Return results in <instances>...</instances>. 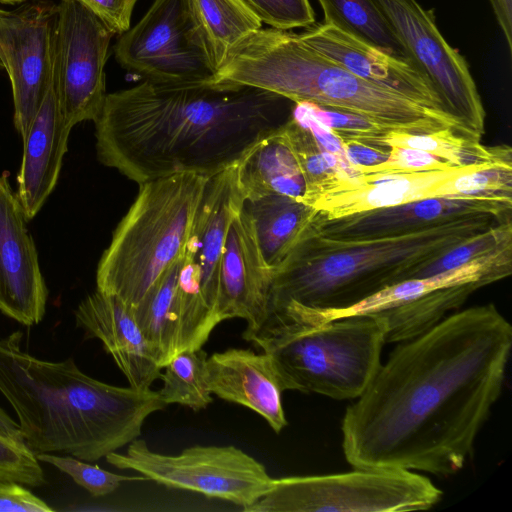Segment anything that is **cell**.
Listing matches in <instances>:
<instances>
[{"mask_svg": "<svg viewBox=\"0 0 512 512\" xmlns=\"http://www.w3.org/2000/svg\"><path fill=\"white\" fill-rule=\"evenodd\" d=\"M27 221L4 172L0 175V311L30 327L43 320L48 288Z\"/></svg>", "mask_w": 512, "mask_h": 512, "instance_id": "obj_14", "label": "cell"}, {"mask_svg": "<svg viewBox=\"0 0 512 512\" xmlns=\"http://www.w3.org/2000/svg\"><path fill=\"white\" fill-rule=\"evenodd\" d=\"M512 202L487 197L446 196L374 209L323 220L317 216L319 234L340 240H358L404 234L473 214L511 216Z\"/></svg>", "mask_w": 512, "mask_h": 512, "instance_id": "obj_16", "label": "cell"}, {"mask_svg": "<svg viewBox=\"0 0 512 512\" xmlns=\"http://www.w3.org/2000/svg\"><path fill=\"white\" fill-rule=\"evenodd\" d=\"M281 127L238 161V178L245 201L269 193L304 200V176Z\"/></svg>", "mask_w": 512, "mask_h": 512, "instance_id": "obj_25", "label": "cell"}, {"mask_svg": "<svg viewBox=\"0 0 512 512\" xmlns=\"http://www.w3.org/2000/svg\"><path fill=\"white\" fill-rule=\"evenodd\" d=\"M94 13L114 35L131 27V18L139 0H76Z\"/></svg>", "mask_w": 512, "mask_h": 512, "instance_id": "obj_40", "label": "cell"}, {"mask_svg": "<svg viewBox=\"0 0 512 512\" xmlns=\"http://www.w3.org/2000/svg\"><path fill=\"white\" fill-rule=\"evenodd\" d=\"M511 216L473 214L412 232L340 240L312 230L274 271L270 311L329 312L414 278L448 250ZM269 311V312H270Z\"/></svg>", "mask_w": 512, "mask_h": 512, "instance_id": "obj_4", "label": "cell"}, {"mask_svg": "<svg viewBox=\"0 0 512 512\" xmlns=\"http://www.w3.org/2000/svg\"><path fill=\"white\" fill-rule=\"evenodd\" d=\"M237 164L208 178L186 247V254L199 269L203 297L218 320L219 272L224 242L232 218L245 201Z\"/></svg>", "mask_w": 512, "mask_h": 512, "instance_id": "obj_20", "label": "cell"}, {"mask_svg": "<svg viewBox=\"0 0 512 512\" xmlns=\"http://www.w3.org/2000/svg\"><path fill=\"white\" fill-rule=\"evenodd\" d=\"M493 13L506 39L508 49H512V0H489Z\"/></svg>", "mask_w": 512, "mask_h": 512, "instance_id": "obj_42", "label": "cell"}, {"mask_svg": "<svg viewBox=\"0 0 512 512\" xmlns=\"http://www.w3.org/2000/svg\"><path fill=\"white\" fill-rule=\"evenodd\" d=\"M105 459L117 469L140 473L146 480L222 499L242 510L257 501L272 480L261 462L233 445H194L171 455L153 451L145 440L137 438L125 453L112 452Z\"/></svg>", "mask_w": 512, "mask_h": 512, "instance_id": "obj_9", "label": "cell"}, {"mask_svg": "<svg viewBox=\"0 0 512 512\" xmlns=\"http://www.w3.org/2000/svg\"><path fill=\"white\" fill-rule=\"evenodd\" d=\"M209 177L180 173L140 184L96 271V289L135 307L186 251Z\"/></svg>", "mask_w": 512, "mask_h": 512, "instance_id": "obj_6", "label": "cell"}, {"mask_svg": "<svg viewBox=\"0 0 512 512\" xmlns=\"http://www.w3.org/2000/svg\"><path fill=\"white\" fill-rule=\"evenodd\" d=\"M442 491L426 476L405 469L272 478L245 512H403L427 510Z\"/></svg>", "mask_w": 512, "mask_h": 512, "instance_id": "obj_8", "label": "cell"}, {"mask_svg": "<svg viewBox=\"0 0 512 512\" xmlns=\"http://www.w3.org/2000/svg\"><path fill=\"white\" fill-rule=\"evenodd\" d=\"M265 263L275 271L312 230L318 211L292 197L269 193L244 201Z\"/></svg>", "mask_w": 512, "mask_h": 512, "instance_id": "obj_24", "label": "cell"}, {"mask_svg": "<svg viewBox=\"0 0 512 512\" xmlns=\"http://www.w3.org/2000/svg\"><path fill=\"white\" fill-rule=\"evenodd\" d=\"M379 144L386 147L420 149L445 159L455 167L483 163L512 165L510 146H485L481 143V138L454 127L418 133L392 129L380 138Z\"/></svg>", "mask_w": 512, "mask_h": 512, "instance_id": "obj_29", "label": "cell"}, {"mask_svg": "<svg viewBox=\"0 0 512 512\" xmlns=\"http://www.w3.org/2000/svg\"><path fill=\"white\" fill-rule=\"evenodd\" d=\"M182 258L132 308L133 316L162 368L179 352L181 307L177 285Z\"/></svg>", "mask_w": 512, "mask_h": 512, "instance_id": "obj_27", "label": "cell"}, {"mask_svg": "<svg viewBox=\"0 0 512 512\" xmlns=\"http://www.w3.org/2000/svg\"><path fill=\"white\" fill-rule=\"evenodd\" d=\"M118 64L146 81H211L214 72L183 0H154L143 17L118 35Z\"/></svg>", "mask_w": 512, "mask_h": 512, "instance_id": "obj_11", "label": "cell"}, {"mask_svg": "<svg viewBox=\"0 0 512 512\" xmlns=\"http://www.w3.org/2000/svg\"><path fill=\"white\" fill-rule=\"evenodd\" d=\"M39 462L50 464L68 475L76 484L94 497L114 492L123 482L146 480L143 476H126L112 473L71 455L40 453L35 455Z\"/></svg>", "mask_w": 512, "mask_h": 512, "instance_id": "obj_35", "label": "cell"}, {"mask_svg": "<svg viewBox=\"0 0 512 512\" xmlns=\"http://www.w3.org/2000/svg\"><path fill=\"white\" fill-rule=\"evenodd\" d=\"M385 333L372 315L309 324L270 312L246 340L273 357L289 390L354 400L381 365Z\"/></svg>", "mask_w": 512, "mask_h": 512, "instance_id": "obj_7", "label": "cell"}, {"mask_svg": "<svg viewBox=\"0 0 512 512\" xmlns=\"http://www.w3.org/2000/svg\"><path fill=\"white\" fill-rule=\"evenodd\" d=\"M387 160L371 167H358L355 171L362 175L374 173H413L445 170L452 167L448 161L429 152L404 147H389Z\"/></svg>", "mask_w": 512, "mask_h": 512, "instance_id": "obj_39", "label": "cell"}, {"mask_svg": "<svg viewBox=\"0 0 512 512\" xmlns=\"http://www.w3.org/2000/svg\"><path fill=\"white\" fill-rule=\"evenodd\" d=\"M0 69H3V66H2L1 62H0Z\"/></svg>", "mask_w": 512, "mask_h": 512, "instance_id": "obj_45", "label": "cell"}, {"mask_svg": "<svg viewBox=\"0 0 512 512\" xmlns=\"http://www.w3.org/2000/svg\"><path fill=\"white\" fill-rule=\"evenodd\" d=\"M306 184L303 202L312 206L322 195L350 184L361 175L346 161L324 150L311 132L290 117L281 127Z\"/></svg>", "mask_w": 512, "mask_h": 512, "instance_id": "obj_30", "label": "cell"}, {"mask_svg": "<svg viewBox=\"0 0 512 512\" xmlns=\"http://www.w3.org/2000/svg\"><path fill=\"white\" fill-rule=\"evenodd\" d=\"M0 434L17 441H23L18 423L14 421L1 407Z\"/></svg>", "mask_w": 512, "mask_h": 512, "instance_id": "obj_43", "label": "cell"}, {"mask_svg": "<svg viewBox=\"0 0 512 512\" xmlns=\"http://www.w3.org/2000/svg\"><path fill=\"white\" fill-rule=\"evenodd\" d=\"M22 332L0 339V393L35 454L95 462L140 437L145 420L166 408L159 392L111 385L73 358L47 361L22 350Z\"/></svg>", "mask_w": 512, "mask_h": 512, "instance_id": "obj_3", "label": "cell"}, {"mask_svg": "<svg viewBox=\"0 0 512 512\" xmlns=\"http://www.w3.org/2000/svg\"><path fill=\"white\" fill-rule=\"evenodd\" d=\"M57 18V4L49 1L0 9V62L10 78L14 125L22 139L54 81Z\"/></svg>", "mask_w": 512, "mask_h": 512, "instance_id": "obj_13", "label": "cell"}, {"mask_svg": "<svg viewBox=\"0 0 512 512\" xmlns=\"http://www.w3.org/2000/svg\"><path fill=\"white\" fill-rule=\"evenodd\" d=\"M474 196L512 202V165L495 164L455 177L439 188L438 197Z\"/></svg>", "mask_w": 512, "mask_h": 512, "instance_id": "obj_34", "label": "cell"}, {"mask_svg": "<svg viewBox=\"0 0 512 512\" xmlns=\"http://www.w3.org/2000/svg\"><path fill=\"white\" fill-rule=\"evenodd\" d=\"M511 273L512 246L486 254L457 268L398 282L343 310L312 313L287 309V314L292 319L309 324L325 323L353 315H372L443 287L470 282L487 286L510 276Z\"/></svg>", "mask_w": 512, "mask_h": 512, "instance_id": "obj_23", "label": "cell"}, {"mask_svg": "<svg viewBox=\"0 0 512 512\" xmlns=\"http://www.w3.org/2000/svg\"><path fill=\"white\" fill-rule=\"evenodd\" d=\"M274 271L265 263L252 220L242 208L232 218L219 272L218 317L246 321V340L265 322L270 311Z\"/></svg>", "mask_w": 512, "mask_h": 512, "instance_id": "obj_15", "label": "cell"}, {"mask_svg": "<svg viewBox=\"0 0 512 512\" xmlns=\"http://www.w3.org/2000/svg\"><path fill=\"white\" fill-rule=\"evenodd\" d=\"M71 130L61 117L53 81L23 139L16 194L28 221L38 214L58 182Z\"/></svg>", "mask_w": 512, "mask_h": 512, "instance_id": "obj_22", "label": "cell"}, {"mask_svg": "<svg viewBox=\"0 0 512 512\" xmlns=\"http://www.w3.org/2000/svg\"><path fill=\"white\" fill-rule=\"evenodd\" d=\"M242 2L271 28L293 30L315 24V12L309 0H242Z\"/></svg>", "mask_w": 512, "mask_h": 512, "instance_id": "obj_38", "label": "cell"}, {"mask_svg": "<svg viewBox=\"0 0 512 512\" xmlns=\"http://www.w3.org/2000/svg\"><path fill=\"white\" fill-rule=\"evenodd\" d=\"M495 164L500 163L413 173L361 174L350 184L319 197L312 207L321 219L327 220L438 197L439 188L445 182Z\"/></svg>", "mask_w": 512, "mask_h": 512, "instance_id": "obj_21", "label": "cell"}, {"mask_svg": "<svg viewBox=\"0 0 512 512\" xmlns=\"http://www.w3.org/2000/svg\"><path fill=\"white\" fill-rule=\"evenodd\" d=\"M482 283L470 282L443 287L397 306L382 310L372 316L386 326L385 342L400 343L428 331L449 312L457 311Z\"/></svg>", "mask_w": 512, "mask_h": 512, "instance_id": "obj_28", "label": "cell"}, {"mask_svg": "<svg viewBox=\"0 0 512 512\" xmlns=\"http://www.w3.org/2000/svg\"><path fill=\"white\" fill-rule=\"evenodd\" d=\"M75 323L86 338L98 339L129 386L150 389L162 367L151 352L132 308L114 295L95 290L74 311Z\"/></svg>", "mask_w": 512, "mask_h": 512, "instance_id": "obj_19", "label": "cell"}, {"mask_svg": "<svg viewBox=\"0 0 512 512\" xmlns=\"http://www.w3.org/2000/svg\"><path fill=\"white\" fill-rule=\"evenodd\" d=\"M54 84L65 125L99 116L106 93L105 65L113 32L76 0L57 4Z\"/></svg>", "mask_w": 512, "mask_h": 512, "instance_id": "obj_12", "label": "cell"}, {"mask_svg": "<svg viewBox=\"0 0 512 512\" xmlns=\"http://www.w3.org/2000/svg\"><path fill=\"white\" fill-rule=\"evenodd\" d=\"M299 35L310 47L354 75L424 106L446 112L426 76L412 62L393 57L326 23L314 24Z\"/></svg>", "mask_w": 512, "mask_h": 512, "instance_id": "obj_17", "label": "cell"}, {"mask_svg": "<svg viewBox=\"0 0 512 512\" xmlns=\"http://www.w3.org/2000/svg\"><path fill=\"white\" fill-rule=\"evenodd\" d=\"M306 102L313 115L342 140L357 139L380 145V138L392 130L369 117L351 111Z\"/></svg>", "mask_w": 512, "mask_h": 512, "instance_id": "obj_36", "label": "cell"}, {"mask_svg": "<svg viewBox=\"0 0 512 512\" xmlns=\"http://www.w3.org/2000/svg\"><path fill=\"white\" fill-rule=\"evenodd\" d=\"M183 1L214 74L235 47L263 27L242 0Z\"/></svg>", "mask_w": 512, "mask_h": 512, "instance_id": "obj_26", "label": "cell"}, {"mask_svg": "<svg viewBox=\"0 0 512 512\" xmlns=\"http://www.w3.org/2000/svg\"><path fill=\"white\" fill-rule=\"evenodd\" d=\"M512 246V219L508 218L457 244L421 269L414 278L427 277L462 266L476 258Z\"/></svg>", "mask_w": 512, "mask_h": 512, "instance_id": "obj_33", "label": "cell"}, {"mask_svg": "<svg viewBox=\"0 0 512 512\" xmlns=\"http://www.w3.org/2000/svg\"><path fill=\"white\" fill-rule=\"evenodd\" d=\"M447 113L482 138L486 113L464 57L445 40L417 0H374Z\"/></svg>", "mask_w": 512, "mask_h": 512, "instance_id": "obj_10", "label": "cell"}, {"mask_svg": "<svg viewBox=\"0 0 512 512\" xmlns=\"http://www.w3.org/2000/svg\"><path fill=\"white\" fill-rule=\"evenodd\" d=\"M44 481L40 462L27 445L0 434V482L38 487Z\"/></svg>", "mask_w": 512, "mask_h": 512, "instance_id": "obj_37", "label": "cell"}, {"mask_svg": "<svg viewBox=\"0 0 512 512\" xmlns=\"http://www.w3.org/2000/svg\"><path fill=\"white\" fill-rule=\"evenodd\" d=\"M207 357L202 348L186 350L163 366L159 378L162 387L158 392L166 405L179 404L199 411L213 402L206 379Z\"/></svg>", "mask_w": 512, "mask_h": 512, "instance_id": "obj_32", "label": "cell"}, {"mask_svg": "<svg viewBox=\"0 0 512 512\" xmlns=\"http://www.w3.org/2000/svg\"><path fill=\"white\" fill-rule=\"evenodd\" d=\"M343 152L354 168L376 166L387 160L390 148L357 139L343 140Z\"/></svg>", "mask_w": 512, "mask_h": 512, "instance_id": "obj_41", "label": "cell"}, {"mask_svg": "<svg viewBox=\"0 0 512 512\" xmlns=\"http://www.w3.org/2000/svg\"><path fill=\"white\" fill-rule=\"evenodd\" d=\"M211 82L244 85L369 117L412 133L454 127L475 135L450 114L370 83L325 57L292 30L261 28L242 41Z\"/></svg>", "mask_w": 512, "mask_h": 512, "instance_id": "obj_5", "label": "cell"}, {"mask_svg": "<svg viewBox=\"0 0 512 512\" xmlns=\"http://www.w3.org/2000/svg\"><path fill=\"white\" fill-rule=\"evenodd\" d=\"M512 326L487 303L400 342L347 407L342 450L353 468L449 476L473 456L499 399Z\"/></svg>", "mask_w": 512, "mask_h": 512, "instance_id": "obj_1", "label": "cell"}, {"mask_svg": "<svg viewBox=\"0 0 512 512\" xmlns=\"http://www.w3.org/2000/svg\"><path fill=\"white\" fill-rule=\"evenodd\" d=\"M293 104L244 85L144 80L106 95L94 121L96 156L139 185L180 173L211 177L278 130Z\"/></svg>", "mask_w": 512, "mask_h": 512, "instance_id": "obj_2", "label": "cell"}, {"mask_svg": "<svg viewBox=\"0 0 512 512\" xmlns=\"http://www.w3.org/2000/svg\"><path fill=\"white\" fill-rule=\"evenodd\" d=\"M317 1L324 14L323 23L330 24L393 57L412 62L393 27L374 0Z\"/></svg>", "mask_w": 512, "mask_h": 512, "instance_id": "obj_31", "label": "cell"}, {"mask_svg": "<svg viewBox=\"0 0 512 512\" xmlns=\"http://www.w3.org/2000/svg\"><path fill=\"white\" fill-rule=\"evenodd\" d=\"M206 379L212 394L256 412L275 433L288 425L282 394L289 387L270 354L242 348L215 352L206 359Z\"/></svg>", "mask_w": 512, "mask_h": 512, "instance_id": "obj_18", "label": "cell"}, {"mask_svg": "<svg viewBox=\"0 0 512 512\" xmlns=\"http://www.w3.org/2000/svg\"><path fill=\"white\" fill-rule=\"evenodd\" d=\"M24 1L25 0H0V3L14 5V4L22 3Z\"/></svg>", "mask_w": 512, "mask_h": 512, "instance_id": "obj_44", "label": "cell"}]
</instances>
